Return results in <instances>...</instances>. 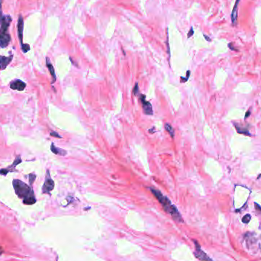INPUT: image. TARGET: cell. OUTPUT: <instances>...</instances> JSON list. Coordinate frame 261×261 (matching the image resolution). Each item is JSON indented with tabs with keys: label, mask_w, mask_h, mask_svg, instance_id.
Masks as SVG:
<instances>
[{
	"label": "cell",
	"mask_w": 261,
	"mask_h": 261,
	"mask_svg": "<svg viewBox=\"0 0 261 261\" xmlns=\"http://www.w3.org/2000/svg\"><path fill=\"white\" fill-rule=\"evenodd\" d=\"M12 185L15 194L19 199H22L23 200V203L25 205H34L36 202L37 200L32 186H28L25 183L18 179L13 180Z\"/></svg>",
	"instance_id": "obj_1"
},
{
	"label": "cell",
	"mask_w": 261,
	"mask_h": 261,
	"mask_svg": "<svg viewBox=\"0 0 261 261\" xmlns=\"http://www.w3.org/2000/svg\"><path fill=\"white\" fill-rule=\"evenodd\" d=\"M150 190L152 192V194L154 195V197L156 198L159 201V202L161 204L163 210L165 211L167 214L170 215L173 218V219L175 220L177 222H183V217H182L180 212L178 211L177 208L173 204H172L170 200L169 199L167 196H164L160 191H159L157 188L151 187Z\"/></svg>",
	"instance_id": "obj_2"
},
{
	"label": "cell",
	"mask_w": 261,
	"mask_h": 261,
	"mask_svg": "<svg viewBox=\"0 0 261 261\" xmlns=\"http://www.w3.org/2000/svg\"><path fill=\"white\" fill-rule=\"evenodd\" d=\"M2 0H0V47L6 48L11 41L9 28L12 18L9 14H3L2 10Z\"/></svg>",
	"instance_id": "obj_3"
},
{
	"label": "cell",
	"mask_w": 261,
	"mask_h": 261,
	"mask_svg": "<svg viewBox=\"0 0 261 261\" xmlns=\"http://www.w3.org/2000/svg\"><path fill=\"white\" fill-rule=\"evenodd\" d=\"M54 188V182L51 177L49 170L46 171L45 180L42 186V193L44 194H51V192Z\"/></svg>",
	"instance_id": "obj_4"
},
{
	"label": "cell",
	"mask_w": 261,
	"mask_h": 261,
	"mask_svg": "<svg viewBox=\"0 0 261 261\" xmlns=\"http://www.w3.org/2000/svg\"><path fill=\"white\" fill-rule=\"evenodd\" d=\"M138 99L140 102H141L142 109H143L144 113L147 115H153V107L152 105L150 102L146 100V96L144 94L140 93L138 95Z\"/></svg>",
	"instance_id": "obj_5"
},
{
	"label": "cell",
	"mask_w": 261,
	"mask_h": 261,
	"mask_svg": "<svg viewBox=\"0 0 261 261\" xmlns=\"http://www.w3.org/2000/svg\"><path fill=\"white\" fill-rule=\"evenodd\" d=\"M22 162V158H21V157L19 156V155H18V156L16 157V158L14 159V162H13L11 166H9V167H6V168L1 169V170H0V174L2 175V176H6V175L10 172H18V170L15 169V167H16L17 165L20 164Z\"/></svg>",
	"instance_id": "obj_6"
},
{
	"label": "cell",
	"mask_w": 261,
	"mask_h": 261,
	"mask_svg": "<svg viewBox=\"0 0 261 261\" xmlns=\"http://www.w3.org/2000/svg\"><path fill=\"white\" fill-rule=\"evenodd\" d=\"M195 246H196V250H195V255L196 257L200 261H213L209 256L207 255L202 250L201 246L199 244L197 241H195Z\"/></svg>",
	"instance_id": "obj_7"
},
{
	"label": "cell",
	"mask_w": 261,
	"mask_h": 261,
	"mask_svg": "<svg viewBox=\"0 0 261 261\" xmlns=\"http://www.w3.org/2000/svg\"><path fill=\"white\" fill-rule=\"evenodd\" d=\"M9 86L13 90L23 91L26 88V83L20 80H15L12 82Z\"/></svg>",
	"instance_id": "obj_8"
},
{
	"label": "cell",
	"mask_w": 261,
	"mask_h": 261,
	"mask_svg": "<svg viewBox=\"0 0 261 261\" xmlns=\"http://www.w3.org/2000/svg\"><path fill=\"white\" fill-rule=\"evenodd\" d=\"M23 31H24V20L22 15L19 16L18 20V35L19 41H20L21 46L24 44H23Z\"/></svg>",
	"instance_id": "obj_9"
},
{
	"label": "cell",
	"mask_w": 261,
	"mask_h": 261,
	"mask_svg": "<svg viewBox=\"0 0 261 261\" xmlns=\"http://www.w3.org/2000/svg\"><path fill=\"white\" fill-rule=\"evenodd\" d=\"M13 59V54L9 55V57L0 56V70H6L11 61Z\"/></svg>",
	"instance_id": "obj_10"
},
{
	"label": "cell",
	"mask_w": 261,
	"mask_h": 261,
	"mask_svg": "<svg viewBox=\"0 0 261 261\" xmlns=\"http://www.w3.org/2000/svg\"><path fill=\"white\" fill-rule=\"evenodd\" d=\"M241 0H236L235 5H234L233 10L231 12V22L233 25H236V24L238 22V5Z\"/></svg>",
	"instance_id": "obj_11"
},
{
	"label": "cell",
	"mask_w": 261,
	"mask_h": 261,
	"mask_svg": "<svg viewBox=\"0 0 261 261\" xmlns=\"http://www.w3.org/2000/svg\"><path fill=\"white\" fill-rule=\"evenodd\" d=\"M46 65H47V67L48 68L49 70V72L51 73V76H52V83H55L57 80V76H56V73H55V70H54V67H53L52 64L51 63L50 61V59L48 57H46Z\"/></svg>",
	"instance_id": "obj_12"
},
{
	"label": "cell",
	"mask_w": 261,
	"mask_h": 261,
	"mask_svg": "<svg viewBox=\"0 0 261 261\" xmlns=\"http://www.w3.org/2000/svg\"><path fill=\"white\" fill-rule=\"evenodd\" d=\"M51 150L53 153L54 154H57V155H60V156H65L67 155V151L64 150V149L59 148V147H57L54 145V144L52 143L51 146Z\"/></svg>",
	"instance_id": "obj_13"
},
{
	"label": "cell",
	"mask_w": 261,
	"mask_h": 261,
	"mask_svg": "<svg viewBox=\"0 0 261 261\" xmlns=\"http://www.w3.org/2000/svg\"><path fill=\"white\" fill-rule=\"evenodd\" d=\"M234 127H235L236 130H237L238 133H239V134H245V135H248V136H251L250 133L248 131L249 130L247 128L241 127V126H240L239 125H238V124H236V123H234Z\"/></svg>",
	"instance_id": "obj_14"
},
{
	"label": "cell",
	"mask_w": 261,
	"mask_h": 261,
	"mask_svg": "<svg viewBox=\"0 0 261 261\" xmlns=\"http://www.w3.org/2000/svg\"><path fill=\"white\" fill-rule=\"evenodd\" d=\"M164 127H165L166 130H167V132L170 134V135L171 136V138H174V136H175V132H174V129L170 125L169 123H166L165 125H164Z\"/></svg>",
	"instance_id": "obj_15"
},
{
	"label": "cell",
	"mask_w": 261,
	"mask_h": 261,
	"mask_svg": "<svg viewBox=\"0 0 261 261\" xmlns=\"http://www.w3.org/2000/svg\"><path fill=\"white\" fill-rule=\"evenodd\" d=\"M28 176H29V184H30V185H29V186H32L33 183H34V182H35V179H36V175H35V174H34V173H30V174H29Z\"/></svg>",
	"instance_id": "obj_16"
},
{
	"label": "cell",
	"mask_w": 261,
	"mask_h": 261,
	"mask_svg": "<svg viewBox=\"0 0 261 261\" xmlns=\"http://www.w3.org/2000/svg\"><path fill=\"white\" fill-rule=\"evenodd\" d=\"M21 47H22V51L24 54L27 53L28 51H30V49H31V48H30V46H29V44H24L23 45L21 46Z\"/></svg>",
	"instance_id": "obj_17"
},
{
	"label": "cell",
	"mask_w": 261,
	"mask_h": 261,
	"mask_svg": "<svg viewBox=\"0 0 261 261\" xmlns=\"http://www.w3.org/2000/svg\"><path fill=\"white\" fill-rule=\"evenodd\" d=\"M133 93H134V96H138L140 94L139 92V86H138V83H135L134 87V89H133Z\"/></svg>",
	"instance_id": "obj_18"
},
{
	"label": "cell",
	"mask_w": 261,
	"mask_h": 261,
	"mask_svg": "<svg viewBox=\"0 0 261 261\" xmlns=\"http://www.w3.org/2000/svg\"><path fill=\"white\" fill-rule=\"evenodd\" d=\"M250 218H251V216H250V215L247 214V215H245V216H244V218H242V221H243L244 223L247 224V223H249V222H250Z\"/></svg>",
	"instance_id": "obj_19"
},
{
	"label": "cell",
	"mask_w": 261,
	"mask_h": 261,
	"mask_svg": "<svg viewBox=\"0 0 261 261\" xmlns=\"http://www.w3.org/2000/svg\"><path fill=\"white\" fill-rule=\"evenodd\" d=\"M50 135H51V137H54V138H62V137L60 136V134H58L57 132H56V131H54V130H53V131H51V132L50 133Z\"/></svg>",
	"instance_id": "obj_20"
},
{
	"label": "cell",
	"mask_w": 261,
	"mask_h": 261,
	"mask_svg": "<svg viewBox=\"0 0 261 261\" xmlns=\"http://www.w3.org/2000/svg\"><path fill=\"white\" fill-rule=\"evenodd\" d=\"M254 205H255V209H256V210L257 211V212H259L260 213H261V206L260 205H259V204H257V203H254Z\"/></svg>",
	"instance_id": "obj_21"
},
{
	"label": "cell",
	"mask_w": 261,
	"mask_h": 261,
	"mask_svg": "<svg viewBox=\"0 0 261 261\" xmlns=\"http://www.w3.org/2000/svg\"><path fill=\"white\" fill-rule=\"evenodd\" d=\"M193 34H194V30H193V28H192V27L191 28H190V30H189V31H188V38H190L191 36H192V35H193Z\"/></svg>",
	"instance_id": "obj_22"
},
{
	"label": "cell",
	"mask_w": 261,
	"mask_h": 261,
	"mask_svg": "<svg viewBox=\"0 0 261 261\" xmlns=\"http://www.w3.org/2000/svg\"><path fill=\"white\" fill-rule=\"evenodd\" d=\"M167 53H168L169 56H170V45H169V41H168V35H167Z\"/></svg>",
	"instance_id": "obj_23"
},
{
	"label": "cell",
	"mask_w": 261,
	"mask_h": 261,
	"mask_svg": "<svg viewBox=\"0 0 261 261\" xmlns=\"http://www.w3.org/2000/svg\"><path fill=\"white\" fill-rule=\"evenodd\" d=\"M228 47L231 50H233V51H237V50L234 49V47H233V44H231V43L228 44Z\"/></svg>",
	"instance_id": "obj_24"
},
{
	"label": "cell",
	"mask_w": 261,
	"mask_h": 261,
	"mask_svg": "<svg viewBox=\"0 0 261 261\" xmlns=\"http://www.w3.org/2000/svg\"><path fill=\"white\" fill-rule=\"evenodd\" d=\"M249 115H250V110H248V111H247V112H246V115H245V118H247V117H248Z\"/></svg>",
	"instance_id": "obj_25"
},
{
	"label": "cell",
	"mask_w": 261,
	"mask_h": 261,
	"mask_svg": "<svg viewBox=\"0 0 261 261\" xmlns=\"http://www.w3.org/2000/svg\"><path fill=\"white\" fill-rule=\"evenodd\" d=\"M204 37H205V39H206L207 41H211V39L209 38V37H207V35H204Z\"/></svg>",
	"instance_id": "obj_26"
},
{
	"label": "cell",
	"mask_w": 261,
	"mask_h": 261,
	"mask_svg": "<svg viewBox=\"0 0 261 261\" xmlns=\"http://www.w3.org/2000/svg\"><path fill=\"white\" fill-rule=\"evenodd\" d=\"M2 253H3V250H2V247L0 246V255H1V254H2Z\"/></svg>",
	"instance_id": "obj_27"
}]
</instances>
